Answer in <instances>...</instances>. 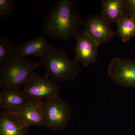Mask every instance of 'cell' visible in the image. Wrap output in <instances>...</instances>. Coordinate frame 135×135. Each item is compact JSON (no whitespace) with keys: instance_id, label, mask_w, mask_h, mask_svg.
<instances>
[{"instance_id":"14","label":"cell","mask_w":135,"mask_h":135,"mask_svg":"<svg viewBox=\"0 0 135 135\" xmlns=\"http://www.w3.org/2000/svg\"><path fill=\"white\" fill-rule=\"evenodd\" d=\"M16 48L11 39L5 35L0 36V69L16 58Z\"/></svg>"},{"instance_id":"4","label":"cell","mask_w":135,"mask_h":135,"mask_svg":"<svg viewBox=\"0 0 135 135\" xmlns=\"http://www.w3.org/2000/svg\"><path fill=\"white\" fill-rule=\"evenodd\" d=\"M42 109L44 126L55 132L64 129L71 119V106L59 96L43 101Z\"/></svg>"},{"instance_id":"10","label":"cell","mask_w":135,"mask_h":135,"mask_svg":"<svg viewBox=\"0 0 135 135\" xmlns=\"http://www.w3.org/2000/svg\"><path fill=\"white\" fill-rule=\"evenodd\" d=\"M42 103L29 102L19 110L10 113L28 127H42L44 126Z\"/></svg>"},{"instance_id":"12","label":"cell","mask_w":135,"mask_h":135,"mask_svg":"<svg viewBox=\"0 0 135 135\" xmlns=\"http://www.w3.org/2000/svg\"><path fill=\"white\" fill-rule=\"evenodd\" d=\"M29 129L13 114L4 110L0 113V135H28Z\"/></svg>"},{"instance_id":"16","label":"cell","mask_w":135,"mask_h":135,"mask_svg":"<svg viewBox=\"0 0 135 135\" xmlns=\"http://www.w3.org/2000/svg\"><path fill=\"white\" fill-rule=\"evenodd\" d=\"M15 8L13 0H0V19L8 16Z\"/></svg>"},{"instance_id":"8","label":"cell","mask_w":135,"mask_h":135,"mask_svg":"<svg viewBox=\"0 0 135 135\" xmlns=\"http://www.w3.org/2000/svg\"><path fill=\"white\" fill-rule=\"evenodd\" d=\"M75 38L74 50L75 60L85 67L97 62L98 47L100 46L98 42L82 31Z\"/></svg>"},{"instance_id":"2","label":"cell","mask_w":135,"mask_h":135,"mask_svg":"<svg viewBox=\"0 0 135 135\" xmlns=\"http://www.w3.org/2000/svg\"><path fill=\"white\" fill-rule=\"evenodd\" d=\"M40 60L45 68V75L57 83L74 81L81 72L77 60L70 59L64 50L57 47L50 46Z\"/></svg>"},{"instance_id":"5","label":"cell","mask_w":135,"mask_h":135,"mask_svg":"<svg viewBox=\"0 0 135 135\" xmlns=\"http://www.w3.org/2000/svg\"><path fill=\"white\" fill-rule=\"evenodd\" d=\"M22 89L29 102H43L59 96L60 94L57 83L39 74H34Z\"/></svg>"},{"instance_id":"15","label":"cell","mask_w":135,"mask_h":135,"mask_svg":"<svg viewBox=\"0 0 135 135\" xmlns=\"http://www.w3.org/2000/svg\"><path fill=\"white\" fill-rule=\"evenodd\" d=\"M117 26L116 35L120 37L123 42H127L135 36V18L125 13Z\"/></svg>"},{"instance_id":"6","label":"cell","mask_w":135,"mask_h":135,"mask_svg":"<svg viewBox=\"0 0 135 135\" xmlns=\"http://www.w3.org/2000/svg\"><path fill=\"white\" fill-rule=\"evenodd\" d=\"M107 73L114 84L125 88L135 87V60L115 58L110 63Z\"/></svg>"},{"instance_id":"11","label":"cell","mask_w":135,"mask_h":135,"mask_svg":"<svg viewBox=\"0 0 135 135\" xmlns=\"http://www.w3.org/2000/svg\"><path fill=\"white\" fill-rule=\"evenodd\" d=\"M51 46L45 36L41 35L19 44L17 47L16 58H27L31 55L40 58Z\"/></svg>"},{"instance_id":"3","label":"cell","mask_w":135,"mask_h":135,"mask_svg":"<svg viewBox=\"0 0 135 135\" xmlns=\"http://www.w3.org/2000/svg\"><path fill=\"white\" fill-rule=\"evenodd\" d=\"M40 63L27 58H16L0 69V89L21 88L35 73Z\"/></svg>"},{"instance_id":"13","label":"cell","mask_w":135,"mask_h":135,"mask_svg":"<svg viewBox=\"0 0 135 135\" xmlns=\"http://www.w3.org/2000/svg\"><path fill=\"white\" fill-rule=\"evenodd\" d=\"M126 0H104L101 3V15L110 23L118 25L125 14Z\"/></svg>"},{"instance_id":"1","label":"cell","mask_w":135,"mask_h":135,"mask_svg":"<svg viewBox=\"0 0 135 135\" xmlns=\"http://www.w3.org/2000/svg\"><path fill=\"white\" fill-rule=\"evenodd\" d=\"M84 22L75 1L59 0L44 18L42 28L50 38L68 41L80 33Z\"/></svg>"},{"instance_id":"9","label":"cell","mask_w":135,"mask_h":135,"mask_svg":"<svg viewBox=\"0 0 135 135\" xmlns=\"http://www.w3.org/2000/svg\"><path fill=\"white\" fill-rule=\"evenodd\" d=\"M0 91V107L4 110H19L29 103L21 88H4Z\"/></svg>"},{"instance_id":"7","label":"cell","mask_w":135,"mask_h":135,"mask_svg":"<svg viewBox=\"0 0 135 135\" xmlns=\"http://www.w3.org/2000/svg\"><path fill=\"white\" fill-rule=\"evenodd\" d=\"M110 24L101 14H92L84 22L82 31L95 40L99 45H103L117 35Z\"/></svg>"},{"instance_id":"17","label":"cell","mask_w":135,"mask_h":135,"mask_svg":"<svg viewBox=\"0 0 135 135\" xmlns=\"http://www.w3.org/2000/svg\"><path fill=\"white\" fill-rule=\"evenodd\" d=\"M127 6L125 13L135 18V0H126Z\"/></svg>"}]
</instances>
